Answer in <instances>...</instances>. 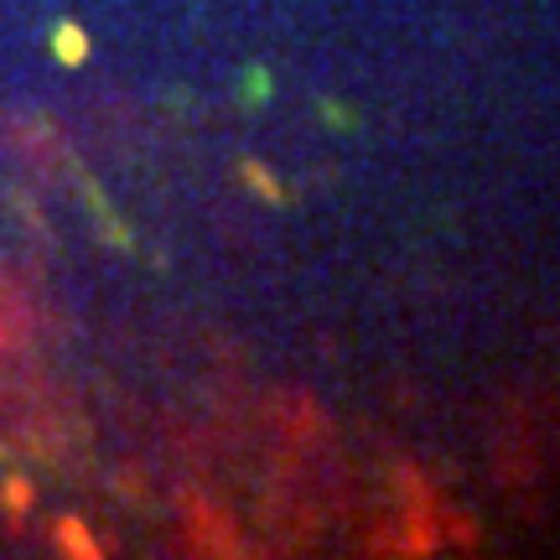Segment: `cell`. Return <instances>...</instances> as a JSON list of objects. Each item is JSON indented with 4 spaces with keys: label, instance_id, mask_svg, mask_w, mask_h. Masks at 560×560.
<instances>
[{
    "label": "cell",
    "instance_id": "obj_1",
    "mask_svg": "<svg viewBox=\"0 0 560 560\" xmlns=\"http://www.w3.org/2000/svg\"><path fill=\"white\" fill-rule=\"evenodd\" d=\"M52 47H58L62 62H83V52H89V47H83V32H79V26H58V42H52Z\"/></svg>",
    "mask_w": 560,
    "mask_h": 560
}]
</instances>
